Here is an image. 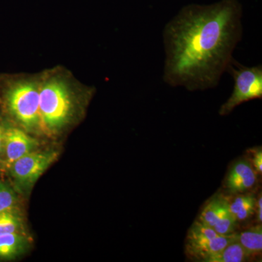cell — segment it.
<instances>
[{
    "mask_svg": "<svg viewBox=\"0 0 262 262\" xmlns=\"http://www.w3.org/2000/svg\"><path fill=\"white\" fill-rule=\"evenodd\" d=\"M238 0L184 7L163 29V79L189 91L214 89L243 37Z\"/></svg>",
    "mask_w": 262,
    "mask_h": 262,
    "instance_id": "1",
    "label": "cell"
},
{
    "mask_svg": "<svg viewBox=\"0 0 262 262\" xmlns=\"http://www.w3.org/2000/svg\"><path fill=\"white\" fill-rule=\"evenodd\" d=\"M41 120L48 130H59L68 123L73 111V100L64 81L50 79L39 86Z\"/></svg>",
    "mask_w": 262,
    "mask_h": 262,
    "instance_id": "2",
    "label": "cell"
},
{
    "mask_svg": "<svg viewBox=\"0 0 262 262\" xmlns=\"http://www.w3.org/2000/svg\"><path fill=\"white\" fill-rule=\"evenodd\" d=\"M234 80L233 91L219 114L229 115L241 103L262 97V66L248 67L232 59L227 69Z\"/></svg>",
    "mask_w": 262,
    "mask_h": 262,
    "instance_id": "3",
    "label": "cell"
},
{
    "mask_svg": "<svg viewBox=\"0 0 262 262\" xmlns=\"http://www.w3.org/2000/svg\"><path fill=\"white\" fill-rule=\"evenodd\" d=\"M7 103L12 115L27 130H37L42 123L37 82L20 81L12 85L7 93Z\"/></svg>",
    "mask_w": 262,
    "mask_h": 262,
    "instance_id": "4",
    "label": "cell"
},
{
    "mask_svg": "<svg viewBox=\"0 0 262 262\" xmlns=\"http://www.w3.org/2000/svg\"><path fill=\"white\" fill-rule=\"evenodd\" d=\"M235 239V233L221 235L213 227L196 220L188 231L186 253L194 261L209 262Z\"/></svg>",
    "mask_w": 262,
    "mask_h": 262,
    "instance_id": "5",
    "label": "cell"
},
{
    "mask_svg": "<svg viewBox=\"0 0 262 262\" xmlns=\"http://www.w3.org/2000/svg\"><path fill=\"white\" fill-rule=\"evenodd\" d=\"M57 155L56 151H32L12 164L10 172L20 185L31 186L56 160Z\"/></svg>",
    "mask_w": 262,
    "mask_h": 262,
    "instance_id": "6",
    "label": "cell"
},
{
    "mask_svg": "<svg viewBox=\"0 0 262 262\" xmlns=\"http://www.w3.org/2000/svg\"><path fill=\"white\" fill-rule=\"evenodd\" d=\"M37 141L16 127H10L4 132V145L7 161L10 165L34 151Z\"/></svg>",
    "mask_w": 262,
    "mask_h": 262,
    "instance_id": "7",
    "label": "cell"
},
{
    "mask_svg": "<svg viewBox=\"0 0 262 262\" xmlns=\"http://www.w3.org/2000/svg\"><path fill=\"white\" fill-rule=\"evenodd\" d=\"M256 182V174L251 163L241 160L234 164L229 170L226 185L229 192L241 193L251 189Z\"/></svg>",
    "mask_w": 262,
    "mask_h": 262,
    "instance_id": "8",
    "label": "cell"
},
{
    "mask_svg": "<svg viewBox=\"0 0 262 262\" xmlns=\"http://www.w3.org/2000/svg\"><path fill=\"white\" fill-rule=\"evenodd\" d=\"M236 239L244 248L248 258L258 256L262 251V227L261 224L247 230L236 234Z\"/></svg>",
    "mask_w": 262,
    "mask_h": 262,
    "instance_id": "9",
    "label": "cell"
},
{
    "mask_svg": "<svg viewBox=\"0 0 262 262\" xmlns=\"http://www.w3.org/2000/svg\"><path fill=\"white\" fill-rule=\"evenodd\" d=\"M229 203L223 196H214L205 207L198 221L208 227H213L221 214L229 206Z\"/></svg>",
    "mask_w": 262,
    "mask_h": 262,
    "instance_id": "10",
    "label": "cell"
},
{
    "mask_svg": "<svg viewBox=\"0 0 262 262\" xmlns=\"http://www.w3.org/2000/svg\"><path fill=\"white\" fill-rule=\"evenodd\" d=\"M25 244L23 236L17 232L0 234V258L13 257L24 249Z\"/></svg>",
    "mask_w": 262,
    "mask_h": 262,
    "instance_id": "11",
    "label": "cell"
},
{
    "mask_svg": "<svg viewBox=\"0 0 262 262\" xmlns=\"http://www.w3.org/2000/svg\"><path fill=\"white\" fill-rule=\"evenodd\" d=\"M249 259L237 239L229 244L209 262H242Z\"/></svg>",
    "mask_w": 262,
    "mask_h": 262,
    "instance_id": "12",
    "label": "cell"
},
{
    "mask_svg": "<svg viewBox=\"0 0 262 262\" xmlns=\"http://www.w3.org/2000/svg\"><path fill=\"white\" fill-rule=\"evenodd\" d=\"M237 222L234 215L229 211L228 206L221 214L213 228L217 234L221 235L232 234L234 233V229L236 228Z\"/></svg>",
    "mask_w": 262,
    "mask_h": 262,
    "instance_id": "13",
    "label": "cell"
},
{
    "mask_svg": "<svg viewBox=\"0 0 262 262\" xmlns=\"http://www.w3.org/2000/svg\"><path fill=\"white\" fill-rule=\"evenodd\" d=\"M19 226L18 217L10 210L0 213V234L16 232Z\"/></svg>",
    "mask_w": 262,
    "mask_h": 262,
    "instance_id": "14",
    "label": "cell"
},
{
    "mask_svg": "<svg viewBox=\"0 0 262 262\" xmlns=\"http://www.w3.org/2000/svg\"><path fill=\"white\" fill-rule=\"evenodd\" d=\"M16 198L11 189L5 183H0V213L9 211L14 206Z\"/></svg>",
    "mask_w": 262,
    "mask_h": 262,
    "instance_id": "15",
    "label": "cell"
},
{
    "mask_svg": "<svg viewBox=\"0 0 262 262\" xmlns=\"http://www.w3.org/2000/svg\"><path fill=\"white\" fill-rule=\"evenodd\" d=\"M256 199L254 196H253L246 205H244V207L241 208V211L237 214L234 215L236 220L237 221H244L249 219L256 210Z\"/></svg>",
    "mask_w": 262,
    "mask_h": 262,
    "instance_id": "16",
    "label": "cell"
},
{
    "mask_svg": "<svg viewBox=\"0 0 262 262\" xmlns=\"http://www.w3.org/2000/svg\"><path fill=\"white\" fill-rule=\"evenodd\" d=\"M253 196L252 195H242L237 196L232 203H229V211H230L231 213L234 215L237 214V213L241 211V208L244 207V205H246Z\"/></svg>",
    "mask_w": 262,
    "mask_h": 262,
    "instance_id": "17",
    "label": "cell"
},
{
    "mask_svg": "<svg viewBox=\"0 0 262 262\" xmlns=\"http://www.w3.org/2000/svg\"><path fill=\"white\" fill-rule=\"evenodd\" d=\"M253 165L258 173H262V151L261 149H258L255 152L253 157Z\"/></svg>",
    "mask_w": 262,
    "mask_h": 262,
    "instance_id": "18",
    "label": "cell"
},
{
    "mask_svg": "<svg viewBox=\"0 0 262 262\" xmlns=\"http://www.w3.org/2000/svg\"><path fill=\"white\" fill-rule=\"evenodd\" d=\"M256 208L257 209V221L258 224H261L262 222V196L260 194L258 200H256Z\"/></svg>",
    "mask_w": 262,
    "mask_h": 262,
    "instance_id": "19",
    "label": "cell"
},
{
    "mask_svg": "<svg viewBox=\"0 0 262 262\" xmlns=\"http://www.w3.org/2000/svg\"><path fill=\"white\" fill-rule=\"evenodd\" d=\"M3 145H4V132L0 126V151L3 149Z\"/></svg>",
    "mask_w": 262,
    "mask_h": 262,
    "instance_id": "20",
    "label": "cell"
}]
</instances>
